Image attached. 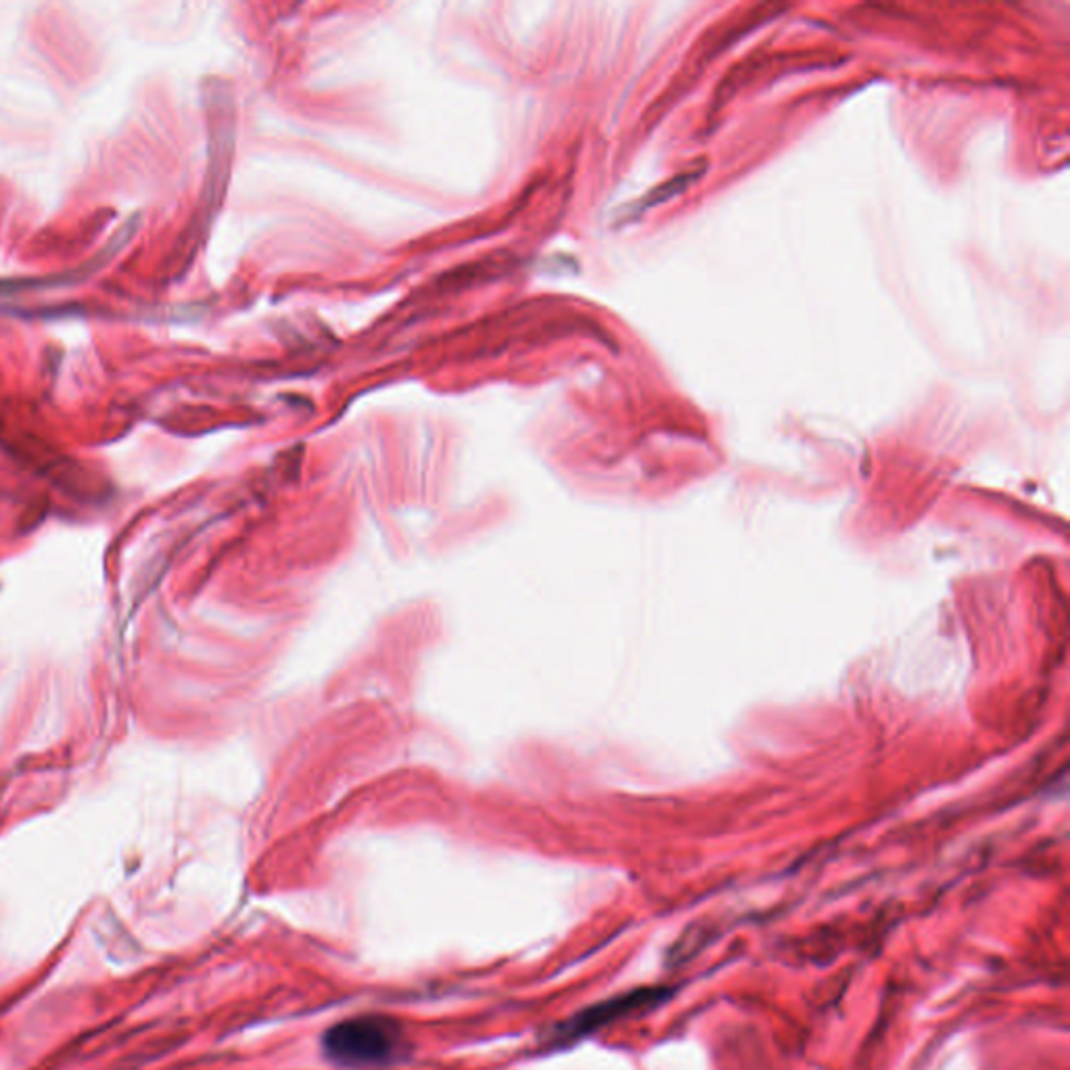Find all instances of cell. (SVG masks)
<instances>
[{
    "label": "cell",
    "instance_id": "2",
    "mask_svg": "<svg viewBox=\"0 0 1070 1070\" xmlns=\"http://www.w3.org/2000/svg\"><path fill=\"white\" fill-rule=\"evenodd\" d=\"M666 993L661 991H652V989H647V991H633L630 996H623V998H617L613 1001H607L602 1006H597L588 1012H583L581 1017L576 1018L569 1027L573 1029L571 1036L576 1033H586V1031H592V1029H598L602 1027L604 1022H609L611 1018L621 1017V1014H630L632 1010H638L647 1003H652V1001L663 998Z\"/></svg>",
    "mask_w": 1070,
    "mask_h": 1070
},
{
    "label": "cell",
    "instance_id": "3",
    "mask_svg": "<svg viewBox=\"0 0 1070 1070\" xmlns=\"http://www.w3.org/2000/svg\"><path fill=\"white\" fill-rule=\"evenodd\" d=\"M704 166H707V163H704L702 159H699V161H694L692 166H688L684 172L673 176L671 180H667V182H663L661 187H657L654 191H650L647 197H642V199H640V201L633 206V216H636V213H642V211L650 210V208H657V206L666 203V201H669V199H673V197L684 193L686 189H690V187H692V184H694V182H697V180H699V178L707 172V168H704Z\"/></svg>",
    "mask_w": 1070,
    "mask_h": 1070
},
{
    "label": "cell",
    "instance_id": "1",
    "mask_svg": "<svg viewBox=\"0 0 1070 1070\" xmlns=\"http://www.w3.org/2000/svg\"><path fill=\"white\" fill-rule=\"evenodd\" d=\"M329 1060L348 1069H374L398 1062L406 1052L402 1027L381 1014L348 1018L322 1037Z\"/></svg>",
    "mask_w": 1070,
    "mask_h": 1070
}]
</instances>
